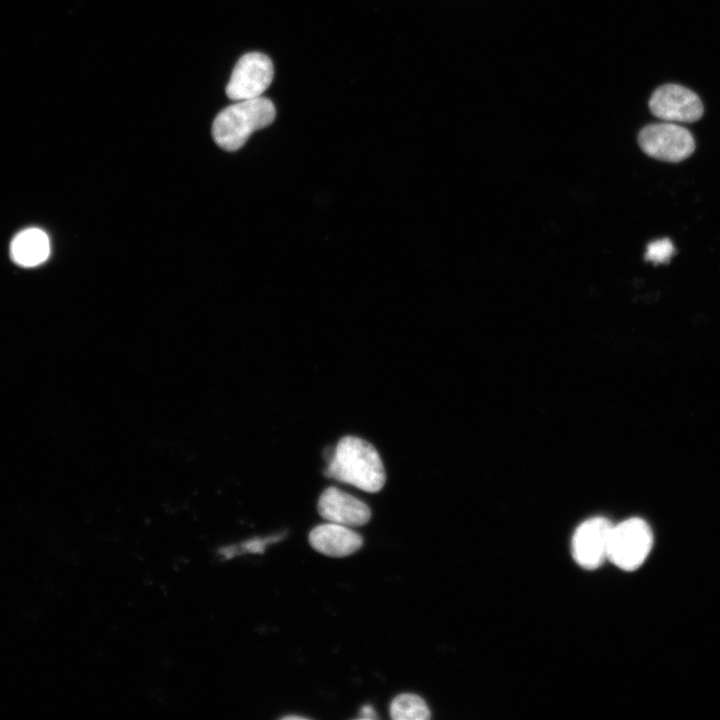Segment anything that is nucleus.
<instances>
[{"label": "nucleus", "mask_w": 720, "mask_h": 720, "mask_svg": "<svg viewBox=\"0 0 720 720\" xmlns=\"http://www.w3.org/2000/svg\"><path fill=\"white\" fill-rule=\"evenodd\" d=\"M652 545L649 525L640 518L627 519L612 527L608 560L623 570H635L645 561Z\"/></svg>", "instance_id": "obj_3"}, {"label": "nucleus", "mask_w": 720, "mask_h": 720, "mask_svg": "<svg viewBox=\"0 0 720 720\" xmlns=\"http://www.w3.org/2000/svg\"><path fill=\"white\" fill-rule=\"evenodd\" d=\"M651 113L667 122H694L703 115V104L692 90L666 84L657 88L649 100Z\"/></svg>", "instance_id": "obj_6"}, {"label": "nucleus", "mask_w": 720, "mask_h": 720, "mask_svg": "<svg viewBox=\"0 0 720 720\" xmlns=\"http://www.w3.org/2000/svg\"><path fill=\"white\" fill-rule=\"evenodd\" d=\"M674 252V245L669 238L655 240L647 245L645 260L651 261L654 264L667 263Z\"/></svg>", "instance_id": "obj_13"}, {"label": "nucleus", "mask_w": 720, "mask_h": 720, "mask_svg": "<svg viewBox=\"0 0 720 720\" xmlns=\"http://www.w3.org/2000/svg\"><path fill=\"white\" fill-rule=\"evenodd\" d=\"M283 719H285V720H292V719H294V720H306L307 718H306V717H303V716H299V715H287V716L283 717Z\"/></svg>", "instance_id": "obj_15"}, {"label": "nucleus", "mask_w": 720, "mask_h": 720, "mask_svg": "<svg viewBox=\"0 0 720 720\" xmlns=\"http://www.w3.org/2000/svg\"><path fill=\"white\" fill-rule=\"evenodd\" d=\"M275 116V106L267 98L236 101L214 119L213 139L222 149L235 151L245 144L253 132L270 125Z\"/></svg>", "instance_id": "obj_2"}, {"label": "nucleus", "mask_w": 720, "mask_h": 720, "mask_svg": "<svg viewBox=\"0 0 720 720\" xmlns=\"http://www.w3.org/2000/svg\"><path fill=\"white\" fill-rule=\"evenodd\" d=\"M394 720H428L431 718L426 702L418 695L403 693L396 696L389 707Z\"/></svg>", "instance_id": "obj_11"}, {"label": "nucleus", "mask_w": 720, "mask_h": 720, "mask_svg": "<svg viewBox=\"0 0 720 720\" xmlns=\"http://www.w3.org/2000/svg\"><path fill=\"white\" fill-rule=\"evenodd\" d=\"M11 257L23 267H33L43 263L50 253L47 234L38 228H28L19 232L11 242Z\"/></svg>", "instance_id": "obj_10"}, {"label": "nucleus", "mask_w": 720, "mask_h": 720, "mask_svg": "<svg viewBox=\"0 0 720 720\" xmlns=\"http://www.w3.org/2000/svg\"><path fill=\"white\" fill-rule=\"evenodd\" d=\"M274 76L271 59L260 52L244 54L236 63L226 86V94L233 101L261 97Z\"/></svg>", "instance_id": "obj_5"}, {"label": "nucleus", "mask_w": 720, "mask_h": 720, "mask_svg": "<svg viewBox=\"0 0 720 720\" xmlns=\"http://www.w3.org/2000/svg\"><path fill=\"white\" fill-rule=\"evenodd\" d=\"M318 512L328 522L348 527L365 525L371 518L366 503L336 487H328L322 492Z\"/></svg>", "instance_id": "obj_8"}, {"label": "nucleus", "mask_w": 720, "mask_h": 720, "mask_svg": "<svg viewBox=\"0 0 720 720\" xmlns=\"http://www.w3.org/2000/svg\"><path fill=\"white\" fill-rule=\"evenodd\" d=\"M309 543L321 554L330 557H345L359 550L362 547L363 539L359 533L348 526L328 522L311 530Z\"/></svg>", "instance_id": "obj_9"}, {"label": "nucleus", "mask_w": 720, "mask_h": 720, "mask_svg": "<svg viewBox=\"0 0 720 720\" xmlns=\"http://www.w3.org/2000/svg\"><path fill=\"white\" fill-rule=\"evenodd\" d=\"M282 535L266 537H253L236 543H229L217 549V555L222 560H232L246 554H262L267 546L280 541Z\"/></svg>", "instance_id": "obj_12"}, {"label": "nucleus", "mask_w": 720, "mask_h": 720, "mask_svg": "<svg viewBox=\"0 0 720 720\" xmlns=\"http://www.w3.org/2000/svg\"><path fill=\"white\" fill-rule=\"evenodd\" d=\"M324 475L370 493L380 491L386 480L377 450L369 442L355 436H345L339 440L324 469Z\"/></svg>", "instance_id": "obj_1"}, {"label": "nucleus", "mask_w": 720, "mask_h": 720, "mask_svg": "<svg viewBox=\"0 0 720 720\" xmlns=\"http://www.w3.org/2000/svg\"><path fill=\"white\" fill-rule=\"evenodd\" d=\"M377 718V715L375 713V710L371 705H364L360 710V716L357 719H375Z\"/></svg>", "instance_id": "obj_14"}, {"label": "nucleus", "mask_w": 720, "mask_h": 720, "mask_svg": "<svg viewBox=\"0 0 720 720\" xmlns=\"http://www.w3.org/2000/svg\"><path fill=\"white\" fill-rule=\"evenodd\" d=\"M638 144L648 156L667 162L682 161L695 150L690 131L672 122L645 126L639 132Z\"/></svg>", "instance_id": "obj_4"}, {"label": "nucleus", "mask_w": 720, "mask_h": 720, "mask_svg": "<svg viewBox=\"0 0 720 720\" xmlns=\"http://www.w3.org/2000/svg\"><path fill=\"white\" fill-rule=\"evenodd\" d=\"M613 524L603 517L584 521L576 529L571 551L574 560L583 568L595 569L608 559Z\"/></svg>", "instance_id": "obj_7"}]
</instances>
